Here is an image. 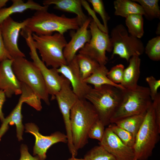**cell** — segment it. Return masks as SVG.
<instances>
[{"mask_svg": "<svg viewBox=\"0 0 160 160\" xmlns=\"http://www.w3.org/2000/svg\"><path fill=\"white\" fill-rule=\"evenodd\" d=\"M27 19L26 26L20 32L23 36L29 33L45 35L55 32L64 35L68 30H77L82 25L76 16L69 18L64 15L58 16L47 11H36Z\"/></svg>", "mask_w": 160, "mask_h": 160, "instance_id": "6da1fadb", "label": "cell"}, {"mask_svg": "<svg viewBox=\"0 0 160 160\" xmlns=\"http://www.w3.org/2000/svg\"><path fill=\"white\" fill-rule=\"evenodd\" d=\"M98 119L92 104L85 98L79 99L70 113L72 142L78 151L88 143L89 130Z\"/></svg>", "mask_w": 160, "mask_h": 160, "instance_id": "7a4b0ae2", "label": "cell"}, {"mask_svg": "<svg viewBox=\"0 0 160 160\" xmlns=\"http://www.w3.org/2000/svg\"><path fill=\"white\" fill-rule=\"evenodd\" d=\"M122 90L105 85L99 89L92 88L85 97L92 104L105 126L110 124L111 119L120 103Z\"/></svg>", "mask_w": 160, "mask_h": 160, "instance_id": "3957f363", "label": "cell"}, {"mask_svg": "<svg viewBox=\"0 0 160 160\" xmlns=\"http://www.w3.org/2000/svg\"><path fill=\"white\" fill-rule=\"evenodd\" d=\"M160 129L156 124L152 103L146 111L143 121L135 137L132 147L134 160H147L152 154L159 137Z\"/></svg>", "mask_w": 160, "mask_h": 160, "instance_id": "277c9868", "label": "cell"}, {"mask_svg": "<svg viewBox=\"0 0 160 160\" xmlns=\"http://www.w3.org/2000/svg\"><path fill=\"white\" fill-rule=\"evenodd\" d=\"M152 103L148 87L138 85L133 89H123L121 102L110 123L145 112Z\"/></svg>", "mask_w": 160, "mask_h": 160, "instance_id": "5b68a950", "label": "cell"}, {"mask_svg": "<svg viewBox=\"0 0 160 160\" xmlns=\"http://www.w3.org/2000/svg\"><path fill=\"white\" fill-rule=\"evenodd\" d=\"M34 44L47 67L57 69L67 64L63 50L67 42L64 35L55 33L50 35H38L33 33Z\"/></svg>", "mask_w": 160, "mask_h": 160, "instance_id": "8992f818", "label": "cell"}, {"mask_svg": "<svg viewBox=\"0 0 160 160\" xmlns=\"http://www.w3.org/2000/svg\"><path fill=\"white\" fill-rule=\"evenodd\" d=\"M13 71L18 80L31 88L46 103L50 104L49 94L42 75L33 63L25 57L13 59Z\"/></svg>", "mask_w": 160, "mask_h": 160, "instance_id": "52a82bcc", "label": "cell"}, {"mask_svg": "<svg viewBox=\"0 0 160 160\" xmlns=\"http://www.w3.org/2000/svg\"><path fill=\"white\" fill-rule=\"evenodd\" d=\"M110 38L112 47V58L118 55L128 62L132 56H140L144 52L142 41L130 35L122 24L118 25L113 28Z\"/></svg>", "mask_w": 160, "mask_h": 160, "instance_id": "ba28073f", "label": "cell"}, {"mask_svg": "<svg viewBox=\"0 0 160 160\" xmlns=\"http://www.w3.org/2000/svg\"><path fill=\"white\" fill-rule=\"evenodd\" d=\"M91 38L79 53L84 54L95 60L100 65H105L108 61L106 52H112V47L108 33L103 32L92 20L89 25Z\"/></svg>", "mask_w": 160, "mask_h": 160, "instance_id": "9c48e42d", "label": "cell"}, {"mask_svg": "<svg viewBox=\"0 0 160 160\" xmlns=\"http://www.w3.org/2000/svg\"><path fill=\"white\" fill-rule=\"evenodd\" d=\"M32 34L28 33L24 37L30 51L29 54L33 62L39 70L44 80L49 95L55 99L60 90L65 78L57 71V69H49L39 57L34 44Z\"/></svg>", "mask_w": 160, "mask_h": 160, "instance_id": "30bf717a", "label": "cell"}, {"mask_svg": "<svg viewBox=\"0 0 160 160\" xmlns=\"http://www.w3.org/2000/svg\"><path fill=\"white\" fill-rule=\"evenodd\" d=\"M55 99L57 100L64 122L69 150L73 151L75 147L72 140L70 113L72 108L79 98L73 92L70 82L66 78Z\"/></svg>", "mask_w": 160, "mask_h": 160, "instance_id": "8fae6325", "label": "cell"}, {"mask_svg": "<svg viewBox=\"0 0 160 160\" xmlns=\"http://www.w3.org/2000/svg\"><path fill=\"white\" fill-rule=\"evenodd\" d=\"M27 22V18L19 22L9 17L0 25L5 47L13 59L25 57L18 47V40L20 32L25 27Z\"/></svg>", "mask_w": 160, "mask_h": 160, "instance_id": "7c38bea8", "label": "cell"}, {"mask_svg": "<svg viewBox=\"0 0 160 160\" xmlns=\"http://www.w3.org/2000/svg\"><path fill=\"white\" fill-rule=\"evenodd\" d=\"M25 132L34 136L35 142L33 148V155H36L40 160H45L48 149L53 144L59 142H68L66 135L59 131L55 132L49 135L44 136L41 134L39 128L33 123L25 124Z\"/></svg>", "mask_w": 160, "mask_h": 160, "instance_id": "4fadbf2b", "label": "cell"}, {"mask_svg": "<svg viewBox=\"0 0 160 160\" xmlns=\"http://www.w3.org/2000/svg\"><path fill=\"white\" fill-rule=\"evenodd\" d=\"M70 82L72 89L79 99L85 98L92 88L83 79L75 57L71 62L57 69Z\"/></svg>", "mask_w": 160, "mask_h": 160, "instance_id": "5bb4252c", "label": "cell"}, {"mask_svg": "<svg viewBox=\"0 0 160 160\" xmlns=\"http://www.w3.org/2000/svg\"><path fill=\"white\" fill-rule=\"evenodd\" d=\"M99 144L116 160H134L133 148L125 144L108 127L105 129L103 137Z\"/></svg>", "mask_w": 160, "mask_h": 160, "instance_id": "9a60e30c", "label": "cell"}, {"mask_svg": "<svg viewBox=\"0 0 160 160\" xmlns=\"http://www.w3.org/2000/svg\"><path fill=\"white\" fill-rule=\"evenodd\" d=\"M92 19L88 17L75 32L73 33L71 39L67 43L63 50V54L67 63L75 57L76 53L83 48L91 38V33L88 29Z\"/></svg>", "mask_w": 160, "mask_h": 160, "instance_id": "2e32d148", "label": "cell"}, {"mask_svg": "<svg viewBox=\"0 0 160 160\" xmlns=\"http://www.w3.org/2000/svg\"><path fill=\"white\" fill-rule=\"evenodd\" d=\"M13 61V59H7L0 62V89L7 97L21 93L20 82L12 69Z\"/></svg>", "mask_w": 160, "mask_h": 160, "instance_id": "e0dca14e", "label": "cell"}, {"mask_svg": "<svg viewBox=\"0 0 160 160\" xmlns=\"http://www.w3.org/2000/svg\"><path fill=\"white\" fill-rule=\"evenodd\" d=\"M43 4L48 7L53 4L55 9L76 14L81 25L88 18L83 10L81 0H44Z\"/></svg>", "mask_w": 160, "mask_h": 160, "instance_id": "ac0fdd59", "label": "cell"}, {"mask_svg": "<svg viewBox=\"0 0 160 160\" xmlns=\"http://www.w3.org/2000/svg\"><path fill=\"white\" fill-rule=\"evenodd\" d=\"M11 6L0 10V25L7 18L12 15L21 13L30 9L36 11H47L48 6H41L32 0H28L25 2L22 0H12Z\"/></svg>", "mask_w": 160, "mask_h": 160, "instance_id": "d6986e66", "label": "cell"}, {"mask_svg": "<svg viewBox=\"0 0 160 160\" xmlns=\"http://www.w3.org/2000/svg\"><path fill=\"white\" fill-rule=\"evenodd\" d=\"M24 103L23 98L20 96L18 102L10 113L3 121L0 128V140L1 138L8 130L10 125L15 124L16 126L17 136L19 141L23 140V135L24 127L22 123L21 108Z\"/></svg>", "mask_w": 160, "mask_h": 160, "instance_id": "ffe728a7", "label": "cell"}, {"mask_svg": "<svg viewBox=\"0 0 160 160\" xmlns=\"http://www.w3.org/2000/svg\"><path fill=\"white\" fill-rule=\"evenodd\" d=\"M128 62V66L124 69L123 81L121 85L125 89H133L138 85L141 59L139 56L134 55L130 58Z\"/></svg>", "mask_w": 160, "mask_h": 160, "instance_id": "44dd1931", "label": "cell"}, {"mask_svg": "<svg viewBox=\"0 0 160 160\" xmlns=\"http://www.w3.org/2000/svg\"><path fill=\"white\" fill-rule=\"evenodd\" d=\"M108 71L105 65H100L84 81L88 84L93 85L95 89H99L105 85H109L121 89H125L121 84H115L110 81L107 77Z\"/></svg>", "mask_w": 160, "mask_h": 160, "instance_id": "7402d4cb", "label": "cell"}, {"mask_svg": "<svg viewBox=\"0 0 160 160\" xmlns=\"http://www.w3.org/2000/svg\"><path fill=\"white\" fill-rule=\"evenodd\" d=\"M114 14L126 18L130 15H144L141 6L137 3L130 0H116L113 2Z\"/></svg>", "mask_w": 160, "mask_h": 160, "instance_id": "603a6c76", "label": "cell"}, {"mask_svg": "<svg viewBox=\"0 0 160 160\" xmlns=\"http://www.w3.org/2000/svg\"><path fill=\"white\" fill-rule=\"evenodd\" d=\"M146 112L124 118L113 123L131 133L135 138L143 121Z\"/></svg>", "mask_w": 160, "mask_h": 160, "instance_id": "cb8c5ba5", "label": "cell"}, {"mask_svg": "<svg viewBox=\"0 0 160 160\" xmlns=\"http://www.w3.org/2000/svg\"><path fill=\"white\" fill-rule=\"evenodd\" d=\"M76 58L84 80L89 76L100 65L95 60L84 54L79 53Z\"/></svg>", "mask_w": 160, "mask_h": 160, "instance_id": "d4e9b609", "label": "cell"}, {"mask_svg": "<svg viewBox=\"0 0 160 160\" xmlns=\"http://www.w3.org/2000/svg\"><path fill=\"white\" fill-rule=\"evenodd\" d=\"M143 16L140 14H133L125 18V24L129 33L139 39L143 37L144 33Z\"/></svg>", "mask_w": 160, "mask_h": 160, "instance_id": "484cf974", "label": "cell"}, {"mask_svg": "<svg viewBox=\"0 0 160 160\" xmlns=\"http://www.w3.org/2000/svg\"><path fill=\"white\" fill-rule=\"evenodd\" d=\"M21 93L20 96L24 100V103L38 111L42 108L40 97L29 86L20 82Z\"/></svg>", "mask_w": 160, "mask_h": 160, "instance_id": "4316f807", "label": "cell"}, {"mask_svg": "<svg viewBox=\"0 0 160 160\" xmlns=\"http://www.w3.org/2000/svg\"><path fill=\"white\" fill-rule=\"evenodd\" d=\"M142 7L145 15L150 19L160 18V9L158 0H133Z\"/></svg>", "mask_w": 160, "mask_h": 160, "instance_id": "83f0119b", "label": "cell"}, {"mask_svg": "<svg viewBox=\"0 0 160 160\" xmlns=\"http://www.w3.org/2000/svg\"><path fill=\"white\" fill-rule=\"evenodd\" d=\"M84 159V160H116L112 154L100 145L94 147L88 151Z\"/></svg>", "mask_w": 160, "mask_h": 160, "instance_id": "f1b7e54d", "label": "cell"}, {"mask_svg": "<svg viewBox=\"0 0 160 160\" xmlns=\"http://www.w3.org/2000/svg\"><path fill=\"white\" fill-rule=\"evenodd\" d=\"M144 52L151 60L157 61L160 60V36H158L148 42Z\"/></svg>", "mask_w": 160, "mask_h": 160, "instance_id": "f546056e", "label": "cell"}, {"mask_svg": "<svg viewBox=\"0 0 160 160\" xmlns=\"http://www.w3.org/2000/svg\"><path fill=\"white\" fill-rule=\"evenodd\" d=\"M108 126L123 143L129 147H133L135 138L131 133L113 123H111Z\"/></svg>", "mask_w": 160, "mask_h": 160, "instance_id": "4dcf8cb0", "label": "cell"}, {"mask_svg": "<svg viewBox=\"0 0 160 160\" xmlns=\"http://www.w3.org/2000/svg\"><path fill=\"white\" fill-rule=\"evenodd\" d=\"M88 2L90 3L92 6L93 10L100 16L105 28L108 31V21L110 17L106 12L103 1L102 0H88Z\"/></svg>", "mask_w": 160, "mask_h": 160, "instance_id": "1f68e13d", "label": "cell"}, {"mask_svg": "<svg viewBox=\"0 0 160 160\" xmlns=\"http://www.w3.org/2000/svg\"><path fill=\"white\" fill-rule=\"evenodd\" d=\"M104 124L99 119L96 120L90 127L88 137L95 139L100 142L102 140L105 132Z\"/></svg>", "mask_w": 160, "mask_h": 160, "instance_id": "d6a6232c", "label": "cell"}, {"mask_svg": "<svg viewBox=\"0 0 160 160\" xmlns=\"http://www.w3.org/2000/svg\"><path fill=\"white\" fill-rule=\"evenodd\" d=\"M124 69V67L123 64L116 65L108 71L107 77L113 83L121 84L123 81Z\"/></svg>", "mask_w": 160, "mask_h": 160, "instance_id": "836d02e7", "label": "cell"}, {"mask_svg": "<svg viewBox=\"0 0 160 160\" xmlns=\"http://www.w3.org/2000/svg\"><path fill=\"white\" fill-rule=\"evenodd\" d=\"M145 80L149 85L150 96L153 101L158 93V90L160 87V80L156 79L152 76L147 77Z\"/></svg>", "mask_w": 160, "mask_h": 160, "instance_id": "e575fe53", "label": "cell"}, {"mask_svg": "<svg viewBox=\"0 0 160 160\" xmlns=\"http://www.w3.org/2000/svg\"><path fill=\"white\" fill-rule=\"evenodd\" d=\"M82 6L87 11L88 13L90 15L92 20L95 22L98 28L104 32L108 33L105 27L102 24L96 16L95 12L94 10L91 9L87 1L84 0H81Z\"/></svg>", "mask_w": 160, "mask_h": 160, "instance_id": "d590c367", "label": "cell"}, {"mask_svg": "<svg viewBox=\"0 0 160 160\" xmlns=\"http://www.w3.org/2000/svg\"><path fill=\"white\" fill-rule=\"evenodd\" d=\"M154 110L155 120L158 128L160 129V94L158 93L152 101Z\"/></svg>", "mask_w": 160, "mask_h": 160, "instance_id": "8d00e7d4", "label": "cell"}, {"mask_svg": "<svg viewBox=\"0 0 160 160\" xmlns=\"http://www.w3.org/2000/svg\"><path fill=\"white\" fill-rule=\"evenodd\" d=\"M20 157L19 160H40L37 156H33L29 153L26 145H21L20 149Z\"/></svg>", "mask_w": 160, "mask_h": 160, "instance_id": "74e56055", "label": "cell"}, {"mask_svg": "<svg viewBox=\"0 0 160 160\" xmlns=\"http://www.w3.org/2000/svg\"><path fill=\"white\" fill-rule=\"evenodd\" d=\"M7 59H13L6 48L0 28V62Z\"/></svg>", "mask_w": 160, "mask_h": 160, "instance_id": "f35d334b", "label": "cell"}, {"mask_svg": "<svg viewBox=\"0 0 160 160\" xmlns=\"http://www.w3.org/2000/svg\"><path fill=\"white\" fill-rule=\"evenodd\" d=\"M6 97L4 92L0 89V119L2 122L5 118L2 112V108L3 105L6 100Z\"/></svg>", "mask_w": 160, "mask_h": 160, "instance_id": "ab89813d", "label": "cell"}, {"mask_svg": "<svg viewBox=\"0 0 160 160\" xmlns=\"http://www.w3.org/2000/svg\"><path fill=\"white\" fill-rule=\"evenodd\" d=\"M8 1V0H0V10L3 8Z\"/></svg>", "mask_w": 160, "mask_h": 160, "instance_id": "60d3db41", "label": "cell"}, {"mask_svg": "<svg viewBox=\"0 0 160 160\" xmlns=\"http://www.w3.org/2000/svg\"><path fill=\"white\" fill-rule=\"evenodd\" d=\"M66 160H84V159H78L76 158V157H71Z\"/></svg>", "mask_w": 160, "mask_h": 160, "instance_id": "b9f144b4", "label": "cell"}, {"mask_svg": "<svg viewBox=\"0 0 160 160\" xmlns=\"http://www.w3.org/2000/svg\"><path fill=\"white\" fill-rule=\"evenodd\" d=\"M160 25H158V27L157 28V29L158 30H157L156 33H158V34H159V28H160Z\"/></svg>", "mask_w": 160, "mask_h": 160, "instance_id": "7bdbcfd3", "label": "cell"}]
</instances>
